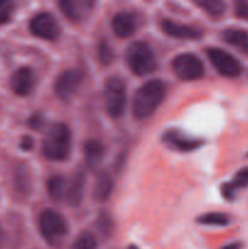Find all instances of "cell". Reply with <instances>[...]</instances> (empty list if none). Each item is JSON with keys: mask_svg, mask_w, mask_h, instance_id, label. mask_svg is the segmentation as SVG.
<instances>
[{"mask_svg": "<svg viewBox=\"0 0 248 249\" xmlns=\"http://www.w3.org/2000/svg\"><path fill=\"white\" fill-rule=\"evenodd\" d=\"M201 225L207 226H226L230 223V218L224 213H207L197 219Z\"/></svg>", "mask_w": 248, "mask_h": 249, "instance_id": "ffe728a7", "label": "cell"}, {"mask_svg": "<svg viewBox=\"0 0 248 249\" xmlns=\"http://www.w3.org/2000/svg\"><path fill=\"white\" fill-rule=\"evenodd\" d=\"M33 139L29 138V136H24L23 139L21 140V143H19V146H21L22 150L24 151H29L33 148Z\"/></svg>", "mask_w": 248, "mask_h": 249, "instance_id": "f546056e", "label": "cell"}, {"mask_svg": "<svg viewBox=\"0 0 248 249\" xmlns=\"http://www.w3.org/2000/svg\"><path fill=\"white\" fill-rule=\"evenodd\" d=\"M72 147V135L66 124L56 123L49 128L43 140V153L48 160H67Z\"/></svg>", "mask_w": 248, "mask_h": 249, "instance_id": "7a4b0ae2", "label": "cell"}, {"mask_svg": "<svg viewBox=\"0 0 248 249\" xmlns=\"http://www.w3.org/2000/svg\"><path fill=\"white\" fill-rule=\"evenodd\" d=\"M207 55L215 70L225 77L235 78L238 77L242 72L241 63L228 51L221 50L219 48H209L207 50Z\"/></svg>", "mask_w": 248, "mask_h": 249, "instance_id": "52a82bcc", "label": "cell"}, {"mask_svg": "<svg viewBox=\"0 0 248 249\" xmlns=\"http://www.w3.org/2000/svg\"><path fill=\"white\" fill-rule=\"evenodd\" d=\"M85 187V175L82 170H78L71 179L66 189V199L71 207H78L83 201Z\"/></svg>", "mask_w": 248, "mask_h": 249, "instance_id": "9a60e30c", "label": "cell"}, {"mask_svg": "<svg viewBox=\"0 0 248 249\" xmlns=\"http://www.w3.org/2000/svg\"><path fill=\"white\" fill-rule=\"evenodd\" d=\"M39 229L43 237L50 245H56L67 235V221L58 212L53 209H46L39 218Z\"/></svg>", "mask_w": 248, "mask_h": 249, "instance_id": "277c9868", "label": "cell"}, {"mask_svg": "<svg viewBox=\"0 0 248 249\" xmlns=\"http://www.w3.org/2000/svg\"><path fill=\"white\" fill-rule=\"evenodd\" d=\"M197 6L203 9L208 15L213 17H219L225 11V4L220 0H197Z\"/></svg>", "mask_w": 248, "mask_h": 249, "instance_id": "44dd1931", "label": "cell"}, {"mask_svg": "<svg viewBox=\"0 0 248 249\" xmlns=\"http://www.w3.org/2000/svg\"><path fill=\"white\" fill-rule=\"evenodd\" d=\"M112 226L113 225H112L111 218H109L108 215H106V214H102L101 218H100L99 220V228L100 230H101V232L108 235L112 230Z\"/></svg>", "mask_w": 248, "mask_h": 249, "instance_id": "484cf974", "label": "cell"}, {"mask_svg": "<svg viewBox=\"0 0 248 249\" xmlns=\"http://www.w3.org/2000/svg\"><path fill=\"white\" fill-rule=\"evenodd\" d=\"M29 29L35 36L45 40H53L60 36V26L55 17L48 12H40L32 18Z\"/></svg>", "mask_w": 248, "mask_h": 249, "instance_id": "ba28073f", "label": "cell"}, {"mask_svg": "<svg viewBox=\"0 0 248 249\" xmlns=\"http://www.w3.org/2000/svg\"><path fill=\"white\" fill-rule=\"evenodd\" d=\"M136 27H138V19H136L135 15L131 12H118L112 18V29L119 38L130 36L131 34L135 33Z\"/></svg>", "mask_w": 248, "mask_h": 249, "instance_id": "4fadbf2b", "label": "cell"}, {"mask_svg": "<svg viewBox=\"0 0 248 249\" xmlns=\"http://www.w3.org/2000/svg\"><path fill=\"white\" fill-rule=\"evenodd\" d=\"M61 11L72 21H80L94 7V1L91 0H62L58 2Z\"/></svg>", "mask_w": 248, "mask_h": 249, "instance_id": "7c38bea8", "label": "cell"}, {"mask_svg": "<svg viewBox=\"0 0 248 249\" xmlns=\"http://www.w3.org/2000/svg\"><path fill=\"white\" fill-rule=\"evenodd\" d=\"M66 189H67V185H66L65 179L62 177L56 175V177H53L49 179L48 192L53 201H60V199H62V197L66 195Z\"/></svg>", "mask_w": 248, "mask_h": 249, "instance_id": "d6986e66", "label": "cell"}, {"mask_svg": "<svg viewBox=\"0 0 248 249\" xmlns=\"http://www.w3.org/2000/svg\"><path fill=\"white\" fill-rule=\"evenodd\" d=\"M72 249H97L96 238L90 232H82L73 243Z\"/></svg>", "mask_w": 248, "mask_h": 249, "instance_id": "7402d4cb", "label": "cell"}, {"mask_svg": "<svg viewBox=\"0 0 248 249\" xmlns=\"http://www.w3.org/2000/svg\"><path fill=\"white\" fill-rule=\"evenodd\" d=\"M126 62L131 72L138 75H146L157 68V60L152 48L145 41H135L126 50Z\"/></svg>", "mask_w": 248, "mask_h": 249, "instance_id": "3957f363", "label": "cell"}, {"mask_svg": "<svg viewBox=\"0 0 248 249\" xmlns=\"http://www.w3.org/2000/svg\"><path fill=\"white\" fill-rule=\"evenodd\" d=\"M221 249H242V243H240V242L229 243V245L224 246Z\"/></svg>", "mask_w": 248, "mask_h": 249, "instance_id": "4dcf8cb0", "label": "cell"}, {"mask_svg": "<svg viewBox=\"0 0 248 249\" xmlns=\"http://www.w3.org/2000/svg\"><path fill=\"white\" fill-rule=\"evenodd\" d=\"M105 107L112 118H119L125 109V84L119 78H109L105 85Z\"/></svg>", "mask_w": 248, "mask_h": 249, "instance_id": "5b68a950", "label": "cell"}, {"mask_svg": "<svg viewBox=\"0 0 248 249\" xmlns=\"http://www.w3.org/2000/svg\"><path fill=\"white\" fill-rule=\"evenodd\" d=\"M163 140H164V142L167 143L168 146H170V147L174 148V150L181 151V152L196 150V148H198L202 143L201 140L187 138L186 135L175 130H170L168 131V133H165L164 135H163Z\"/></svg>", "mask_w": 248, "mask_h": 249, "instance_id": "5bb4252c", "label": "cell"}, {"mask_svg": "<svg viewBox=\"0 0 248 249\" xmlns=\"http://www.w3.org/2000/svg\"><path fill=\"white\" fill-rule=\"evenodd\" d=\"M100 58L104 63H109L113 60V51L111 50V48H109L106 41H104L100 45Z\"/></svg>", "mask_w": 248, "mask_h": 249, "instance_id": "d4e9b609", "label": "cell"}, {"mask_svg": "<svg viewBox=\"0 0 248 249\" xmlns=\"http://www.w3.org/2000/svg\"><path fill=\"white\" fill-rule=\"evenodd\" d=\"M177 77L181 80H197L204 74L202 61L194 53H181L172 63Z\"/></svg>", "mask_w": 248, "mask_h": 249, "instance_id": "8992f818", "label": "cell"}, {"mask_svg": "<svg viewBox=\"0 0 248 249\" xmlns=\"http://www.w3.org/2000/svg\"><path fill=\"white\" fill-rule=\"evenodd\" d=\"M231 185L235 187L236 190L237 189H242V187H248V167L243 168V169L238 170L236 173L235 178L231 181Z\"/></svg>", "mask_w": 248, "mask_h": 249, "instance_id": "cb8c5ba5", "label": "cell"}, {"mask_svg": "<svg viewBox=\"0 0 248 249\" xmlns=\"http://www.w3.org/2000/svg\"><path fill=\"white\" fill-rule=\"evenodd\" d=\"M165 96V85L160 80H150L136 91L133 101V113L138 119L152 116Z\"/></svg>", "mask_w": 248, "mask_h": 249, "instance_id": "6da1fadb", "label": "cell"}, {"mask_svg": "<svg viewBox=\"0 0 248 249\" xmlns=\"http://www.w3.org/2000/svg\"><path fill=\"white\" fill-rule=\"evenodd\" d=\"M235 12L240 18L248 19V2H245V1L236 2Z\"/></svg>", "mask_w": 248, "mask_h": 249, "instance_id": "83f0119b", "label": "cell"}, {"mask_svg": "<svg viewBox=\"0 0 248 249\" xmlns=\"http://www.w3.org/2000/svg\"><path fill=\"white\" fill-rule=\"evenodd\" d=\"M35 84V75L29 67H22L12 74L10 85L12 91L18 96H26L33 90Z\"/></svg>", "mask_w": 248, "mask_h": 249, "instance_id": "30bf717a", "label": "cell"}, {"mask_svg": "<svg viewBox=\"0 0 248 249\" xmlns=\"http://www.w3.org/2000/svg\"><path fill=\"white\" fill-rule=\"evenodd\" d=\"M221 195L224 196V198L226 199H233L235 198V195H236V189L231 185V182H228V184H224L221 186Z\"/></svg>", "mask_w": 248, "mask_h": 249, "instance_id": "f1b7e54d", "label": "cell"}, {"mask_svg": "<svg viewBox=\"0 0 248 249\" xmlns=\"http://www.w3.org/2000/svg\"><path fill=\"white\" fill-rule=\"evenodd\" d=\"M83 82V73L77 70L65 71L58 75L55 83V91L58 97L66 100L70 99Z\"/></svg>", "mask_w": 248, "mask_h": 249, "instance_id": "9c48e42d", "label": "cell"}, {"mask_svg": "<svg viewBox=\"0 0 248 249\" xmlns=\"http://www.w3.org/2000/svg\"><path fill=\"white\" fill-rule=\"evenodd\" d=\"M15 4L9 0H0V26L7 23L14 14Z\"/></svg>", "mask_w": 248, "mask_h": 249, "instance_id": "603a6c76", "label": "cell"}, {"mask_svg": "<svg viewBox=\"0 0 248 249\" xmlns=\"http://www.w3.org/2000/svg\"><path fill=\"white\" fill-rule=\"evenodd\" d=\"M43 124H44V118L40 113L33 114L28 121L29 128L34 129V130H40Z\"/></svg>", "mask_w": 248, "mask_h": 249, "instance_id": "4316f807", "label": "cell"}, {"mask_svg": "<svg viewBox=\"0 0 248 249\" xmlns=\"http://www.w3.org/2000/svg\"><path fill=\"white\" fill-rule=\"evenodd\" d=\"M247 156H248V155H247Z\"/></svg>", "mask_w": 248, "mask_h": 249, "instance_id": "1f68e13d", "label": "cell"}, {"mask_svg": "<svg viewBox=\"0 0 248 249\" xmlns=\"http://www.w3.org/2000/svg\"><path fill=\"white\" fill-rule=\"evenodd\" d=\"M224 40L242 53H248V32L237 28H229L223 34Z\"/></svg>", "mask_w": 248, "mask_h": 249, "instance_id": "ac0fdd59", "label": "cell"}, {"mask_svg": "<svg viewBox=\"0 0 248 249\" xmlns=\"http://www.w3.org/2000/svg\"><path fill=\"white\" fill-rule=\"evenodd\" d=\"M162 31L164 32L167 36H173V38H180V39H192V40H197L203 36V32L195 27L186 26V24L177 23L170 19H163L162 23Z\"/></svg>", "mask_w": 248, "mask_h": 249, "instance_id": "8fae6325", "label": "cell"}, {"mask_svg": "<svg viewBox=\"0 0 248 249\" xmlns=\"http://www.w3.org/2000/svg\"><path fill=\"white\" fill-rule=\"evenodd\" d=\"M105 155V147L99 140H89L84 143V160L89 168L99 165Z\"/></svg>", "mask_w": 248, "mask_h": 249, "instance_id": "e0dca14e", "label": "cell"}, {"mask_svg": "<svg viewBox=\"0 0 248 249\" xmlns=\"http://www.w3.org/2000/svg\"><path fill=\"white\" fill-rule=\"evenodd\" d=\"M114 181L113 178L109 175V173L101 172L97 175L96 180H95L94 186V198L100 202H104L109 198L112 191H113Z\"/></svg>", "mask_w": 248, "mask_h": 249, "instance_id": "2e32d148", "label": "cell"}]
</instances>
